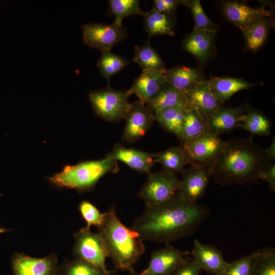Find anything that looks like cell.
<instances>
[{
    "mask_svg": "<svg viewBox=\"0 0 275 275\" xmlns=\"http://www.w3.org/2000/svg\"><path fill=\"white\" fill-rule=\"evenodd\" d=\"M145 206L131 227L143 241L171 244L192 235L210 215L207 206L187 202L178 194L164 202Z\"/></svg>",
    "mask_w": 275,
    "mask_h": 275,
    "instance_id": "obj_1",
    "label": "cell"
},
{
    "mask_svg": "<svg viewBox=\"0 0 275 275\" xmlns=\"http://www.w3.org/2000/svg\"><path fill=\"white\" fill-rule=\"evenodd\" d=\"M272 164L265 149L256 144L251 136L225 141L210 168L215 182L227 186L256 181Z\"/></svg>",
    "mask_w": 275,
    "mask_h": 275,
    "instance_id": "obj_2",
    "label": "cell"
},
{
    "mask_svg": "<svg viewBox=\"0 0 275 275\" xmlns=\"http://www.w3.org/2000/svg\"><path fill=\"white\" fill-rule=\"evenodd\" d=\"M98 230L115 268L133 275L134 266L145 251L139 234L120 221L115 206L106 212L104 222Z\"/></svg>",
    "mask_w": 275,
    "mask_h": 275,
    "instance_id": "obj_3",
    "label": "cell"
},
{
    "mask_svg": "<svg viewBox=\"0 0 275 275\" xmlns=\"http://www.w3.org/2000/svg\"><path fill=\"white\" fill-rule=\"evenodd\" d=\"M118 170L117 161L108 154L99 160L66 165L61 172L48 179L56 187L73 189L82 193L92 190L106 174L116 173Z\"/></svg>",
    "mask_w": 275,
    "mask_h": 275,
    "instance_id": "obj_4",
    "label": "cell"
},
{
    "mask_svg": "<svg viewBox=\"0 0 275 275\" xmlns=\"http://www.w3.org/2000/svg\"><path fill=\"white\" fill-rule=\"evenodd\" d=\"M128 91H120L109 86L91 92L89 98L95 113L102 119L111 122L125 119L130 104Z\"/></svg>",
    "mask_w": 275,
    "mask_h": 275,
    "instance_id": "obj_5",
    "label": "cell"
},
{
    "mask_svg": "<svg viewBox=\"0 0 275 275\" xmlns=\"http://www.w3.org/2000/svg\"><path fill=\"white\" fill-rule=\"evenodd\" d=\"M180 179L176 174L164 169L149 173L146 182L141 187L139 196L145 205L167 201L178 194Z\"/></svg>",
    "mask_w": 275,
    "mask_h": 275,
    "instance_id": "obj_6",
    "label": "cell"
},
{
    "mask_svg": "<svg viewBox=\"0 0 275 275\" xmlns=\"http://www.w3.org/2000/svg\"><path fill=\"white\" fill-rule=\"evenodd\" d=\"M225 143L219 134L208 129L198 137L183 143L181 147L190 165L210 167Z\"/></svg>",
    "mask_w": 275,
    "mask_h": 275,
    "instance_id": "obj_7",
    "label": "cell"
},
{
    "mask_svg": "<svg viewBox=\"0 0 275 275\" xmlns=\"http://www.w3.org/2000/svg\"><path fill=\"white\" fill-rule=\"evenodd\" d=\"M75 244L73 253L76 258L86 261L106 272H111L106 266L108 253L100 235L87 227L81 228L73 235Z\"/></svg>",
    "mask_w": 275,
    "mask_h": 275,
    "instance_id": "obj_8",
    "label": "cell"
},
{
    "mask_svg": "<svg viewBox=\"0 0 275 275\" xmlns=\"http://www.w3.org/2000/svg\"><path fill=\"white\" fill-rule=\"evenodd\" d=\"M82 40L90 47L102 52L110 51L127 37L126 29L114 22L111 24L91 23L82 26Z\"/></svg>",
    "mask_w": 275,
    "mask_h": 275,
    "instance_id": "obj_9",
    "label": "cell"
},
{
    "mask_svg": "<svg viewBox=\"0 0 275 275\" xmlns=\"http://www.w3.org/2000/svg\"><path fill=\"white\" fill-rule=\"evenodd\" d=\"M190 254L167 244L164 248L154 251L147 267L133 275H171L182 264Z\"/></svg>",
    "mask_w": 275,
    "mask_h": 275,
    "instance_id": "obj_10",
    "label": "cell"
},
{
    "mask_svg": "<svg viewBox=\"0 0 275 275\" xmlns=\"http://www.w3.org/2000/svg\"><path fill=\"white\" fill-rule=\"evenodd\" d=\"M13 275H60L56 254L42 258L14 253L11 258Z\"/></svg>",
    "mask_w": 275,
    "mask_h": 275,
    "instance_id": "obj_11",
    "label": "cell"
},
{
    "mask_svg": "<svg viewBox=\"0 0 275 275\" xmlns=\"http://www.w3.org/2000/svg\"><path fill=\"white\" fill-rule=\"evenodd\" d=\"M125 119L122 141L128 143H133L144 136L155 121L152 112L139 100L130 104Z\"/></svg>",
    "mask_w": 275,
    "mask_h": 275,
    "instance_id": "obj_12",
    "label": "cell"
},
{
    "mask_svg": "<svg viewBox=\"0 0 275 275\" xmlns=\"http://www.w3.org/2000/svg\"><path fill=\"white\" fill-rule=\"evenodd\" d=\"M181 174L179 196L187 202L197 203L204 195L211 177L210 168L190 165Z\"/></svg>",
    "mask_w": 275,
    "mask_h": 275,
    "instance_id": "obj_13",
    "label": "cell"
},
{
    "mask_svg": "<svg viewBox=\"0 0 275 275\" xmlns=\"http://www.w3.org/2000/svg\"><path fill=\"white\" fill-rule=\"evenodd\" d=\"M185 95L191 108L206 123L224 106L212 93L208 80H202Z\"/></svg>",
    "mask_w": 275,
    "mask_h": 275,
    "instance_id": "obj_14",
    "label": "cell"
},
{
    "mask_svg": "<svg viewBox=\"0 0 275 275\" xmlns=\"http://www.w3.org/2000/svg\"><path fill=\"white\" fill-rule=\"evenodd\" d=\"M222 10L228 20L242 31L257 21L271 15L264 6L254 8L236 2L223 3Z\"/></svg>",
    "mask_w": 275,
    "mask_h": 275,
    "instance_id": "obj_15",
    "label": "cell"
},
{
    "mask_svg": "<svg viewBox=\"0 0 275 275\" xmlns=\"http://www.w3.org/2000/svg\"><path fill=\"white\" fill-rule=\"evenodd\" d=\"M164 71L142 69L141 74L127 90L128 93L130 95L135 94L141 102L148 103L167 83Z\"/></svg>",
    "mask_w": 275,
    "mask_h": 275,
    "instance_id": "obj_16",
    "label": "cell"
},
{
    "mask_svg": "<svg viewBox=\"0 0 275 275\" xmlns=\"http://www.w3.org/2000/svg\"><path fill=\"white\" fill-rule=\"evenodd\" d=\"M190 254L202 270L211 274L221 275L228 264L221 251L198 239L195 240Z\"/></svg>",
    "mask_w": 275,
    "mask_h": 275,
    "instance_id": "obj_17",
    "label": "cell"
},
{
    "mask_svg": "<svg viewBox=\"0 0 275 275\" xmlns=\"http://www.w3.org/2000/svg\"><path fill=\"white\" fill-rule=\"evenodd\" d=\"M108 154L117 161H122L140 173L149 174L155 163L153 153L127 148L119 143L114 146L112 151Z\"/></svg>",
    "mask_w": 275,
    "mask_h": 275,
    "instance_id": "obj_18",
    "label": "cell"
},
{
    "mask_svg": "<svg viewBox=\"0 0 275 275\" xmlns=\"http://www.w3.org/2000/svg\"><path fill=\"white\" fill-rule=\"evenodd\" d=\"M248 108L245 106L237 107L223 106L207 122L208 128L214 133L220 134L230 132L237 128L243 115Z\"/></svg>",
    "mask_w": 275,
    "mask_h": 275,
    "instance_id": "obj_19",
    "label": "cell"
},
{
    "mask_svg": "<svg viewBox=\"0 0 275 275\" xmlns=\"http://www.w3.org/2000/svg\"><path fill=\"white\" fill-rule=\"evenodd\" d=\"M215 32L194 28L183 41V49L200 61L207 60L211 51Z\"/></svg>",
    "mask_w": 275,
    "mask_h": 275,
    "instance_id": "obj_20",
    "label": "cell"
},
{
    "mask_svg": "<svg viewBox=\"0 0 275 275\" xmlns=\"http://www.w3.org/2000/svg\"><path fill=\"white\" fill-rule=\"evenodd\" d=\"M167 83L185 95L203 80L199 71L195 68L178 66L163 72Z\"/></svg>",
    "mask_w": 275,
    "mask_h": 275,
    "instance_id": "obj_21",
    "label": "cell"
},
{
    "mask_svg": "<svg viewBox=\"0 0 275 275\" xmlns=\"http://www.w3.org/2000/svg\"><path fill=\"white\" fill-rule=\"evenodd\" d=\"M189 105L185 95L168 83L147 103L154 115L167 108Z\"/></svg>",
    "mask_w": 275,
    "mask_h": 275,
    "instance_id": "obj_22",
    "label": "cell"
},
{
    "mask_svg": "<svg viewBox=\"0 0 275 275\" xmlns=\"http://www.w3.org/2000/svg\"><path fill=\"white\" fill-rule=\"evenodd\" d=\"M208 82L212 93L223 103L236 93L255 85L242 79L233 77H215L209 80Z\"/></svg>",
    "mask_w": 275,
    "mask_h": 275,
    "instance_id": "obj_23",
    "label": "cell"
},
{
    "mask_svg": "<svg viewBox=\"0 0 275 275\" xmlns=\"http://www.w3.org/2000/svg\"><path fill=\"white\" fill-rule=\"evenodd\" d=\"M153 154L155 162L160 163L164 170L176 174L182 173L185 166L189 164L186 153L181 146L172 147Z\"/></svg>",
    "mask_w": 275,
    "mask_h": 275,
    "instance_id": "obj_24",
    "label": "cell"
},
{
    "mask_svg": "<svg viewBox=\"0 0 275 275\" xmlns=\"http://www.w3.org/2000/svg\"><path fill=\"white\" fill-rule=\"evenodd\" d=\"M271 122L263 113L255 109H248L243 115L238 128L249 131L254 135L268 136L270 134Z\"/></svg>",
    "mask_w": 275,
    "mask_h": 275,
    "instance_id": "obj_25",
    "label": "cell"
},
{
    "mask_svg": "<svg viewBox=\"0 0 275 275\" xmlns=\"http://www.w3.org/2000/svg\"><path fill=\"white\" fill-rule=\"evenodd\" d=\"M144 25L150 38L154 36H173L174 22L170 16L158 13L153 8L146 12Z\"/></svg>",
    "mask_w": 275,
    "mask_h": 275,
    "instance_id": "obj_26",
    "label": "cell"
},
{
    "mask_svg": "<svg viewBox=\"0 0 275 275\" xmlns=\"http://www.w3.org/2000/svg\"><path fill=\"white\" fill-rule=\"evenodd\" d=\"M190 106L166 109L154 115L155 121L166 131L180 135L186 110Z\"/></svg>",
    "mask_w": 275,
    "mask_h": 275,
    "instance_id": "obj_27",
    "label": "cell"
},
{
    "mask_svg": "<svg viewBox=\"0 0 275 275\" xmlns=\"http://www.w3.org/2000/svg\"><path fill=\"white\" fill-rule=\"evenodd\" d=\"M272 22L269 18H264L254 22L242 31L245 45L248 49L256 50L263 45L272 26Z\"/></svg>",
    "mask_w": 275,
    "mask_h": 275,
    "instance_id": "obj_28",
    "label": "cell"
},
{
    "mask_svg": "<svg viewBox=\"0 0 275 275\" xmlns=\"http://www.w3.org/2000/svg\"><path fill=\"white\" fill-rule=\"evenodd\" d=\"M134 47V57L132 61L138 64L142 69L164 71L166 70L164 63L155 49L149 42Z\"/></svg>",
    "mask_w": 275,
    "mask_h": 275,
    "instance_id": "obj_29",
    "label": "cell"
},
{
    "mask_svg": "<svg viewBox=\"0 0 275 275\" xmlns=\"http://www.w3.org/2000/svg\"><path fill=\"white\" fill-rule=\"evenodd\" d=\"M208 129L207 123L190 106L186 110L178 138L183 144L198 137Z\"/></svg>",
    "mask_w": 275,
    "mask_h": 275,
    "instance_id": "obj_30",
    "label": "cell"
},
{
    "mask_svg": "<svg viewBox=\"0 0 275 275\" xmlns=\"http://www.w3.org/2000/svg\"><path fill=\"white\" fill-rule=\"evenodd\" d=\"M250 275H275V250L265 248L255 251Z\"/></svg>",
    "mask_w": 275,
    "mask_h": 275,
    "instance_id": "obj_31",
    "label": "cell"
},
{
    "mask_svg": "<svg viewBox=\"0 0 275 275\" xmlns=\"http://www.w3.org/2000/svg\"><path fill=\"white\" fill-rule=\"evenodd\" d=\"M108 7L115 18L114 23L118 25H123L122 20L125 17L137 15L144 16L145 14L140 8L138 0H110Z\"/></svg>",
    "mask_w": 275,
    "mask_h": 275,
    "instance_id": "obj_32",
    "label": "cell"
},
{
    "mask_svg": "<svg viewBox=\"0 0 275 275\" xmlns=\"http://www.w3.org/2000/svg\"><path fill=\"white\" fill-rule=\"evenodd\" d=\"M60 275H111L101 268L84 260H66L60 265Z\"/></svg>",
    "mask_w": 275,
    "mask_h": 275,
    "instance_id": "obj_33",
    "label": "cell"
},
{
    "mask_svg": "<svg viewBox=\"0 0 275 275\" xmlns=\"http://www.w3.org/2000/svg\"><path fill=\"white\" fill-rule=\"evenodd\" d=\"M130 62L120 56L107 51L102 52L97 65L101 74L108 81L112 76L121 71Z\"/></svg>",
    "mask_w": 275,
    "mask_h": 275,
    "instance_id": "obj_34",
    "label": "cell"
},
{
    "mask_svg": "<svg viewBox=\"0 0 275 275\" xmlns=\"http://www.w3.org/2000/svg\"><path fill=\"white\" fill-rule=\"evenodd\" d=\"M181 3L190 9L195 20V28L216 32V25L207 17L200 1H182Z\"/></svg>",
    "mask_w": 275,
    "mask_h": 275,
    "instance_id": "obj_35",
    "label": "cell"
},
{
    "mask_svg": "<svg viewBox=\"0 0 275 275\" xmlns=\"http://www.w3.org/2000/svg\"><path fill=\"white\" fill-rule=\"evenodd\" d=\"M78 210L82 218L87 224L86 227L90 228L91 226L99 227L105 219L106 212L101 213L98 208L89 201H81Z\"/></svg>",
    "mask_w": 275,
    "mask_h": 275,
    "instance_id": "obj_36",
    "label": "cell"
},
{
    "mask_svg": "<svg viewBox=\"0 0 275 275\" xmlns=\"http://www.w3.org/2000/svg\"><path fill=\"white\" fill-rule=\"evenodd\" d=\"M255 252L228 263L221 275H250Z\"/></svg>",
    "mask_w": 275,
    "mask_h": 275,
    "instance_id": "obj_37",
    "label": "cell"
},
{
    "mask_svg": "<svg viewBox=\"0 0 275 275\" xmlns=\"http://www.w3.org/2000/svg\"><path fill=\"white\" fill-rule=\"evenodd\" d=\"M201 271L193 258H187L171 275H200Z\"/></svg>",
    "mask_w": 275,
    "mask_h": 275,
    "instance_id": "obj_38",
    "label": "cell"
},
{
    "mask_svg": "<svg viewBox=\"0 0 275 275\" xmlns=\"http://www.w3.org/2000/svg\"><path fill=\"white\" fill-rule=\"evenodd\" d=\"M182 1L155 0L153 1V9L159 13L170 16L174 13Z\"/></svg>",
    "mask_w": 275,
    "mask_h": 275,
    "instance_id": "obj_39",
    "label": "cell"
},
{
    "mask_svg": "<svg viewBox=\"0 0 275 275\" xmlns=\"http://www.w3.org/2000/svg\"><path fill=\"white\" fill-rule=\"evenodd\" d=\"M259 179L266 181L270 188L275 190V165L272 164L269 168L263 172L259 176Z\"/></svg>",
    "mask_w": 275,
    "mask_h": 275,
    "instance_id": "obj_40",
    "label": "cell"
},
{
    "mask_svg": "<svg viewBox=\"0 0 275 275\" xmlns=\"http://www.w3.org/2000/svg\"><path fill=\"white\" fill-rule=\"evenodd\" d=\"M265 151L268 157V158L271 160H274L275 159V138L274 136L273 138L272 143L270 146L267 149H265Z\"/></svg>",
    "mask_w": 275,
    "mask_h": 275,
    "instance_id": "obj_41",
    "label": "cell"
},
{
    "mask_svg": "<svg viewBox=\"0 0 275 275\" xmlns=\"http://www.w3.org/2000/svg\"><path fill=\"white\" fill-rule=\"evenodd\" d=\"M9 231V229H6L3 228H0V234L8 232Z\"/></svg>",
    "mask_w": 275,
    "mask_h": 275,
    "instance_id": "obj_42",
    "label": "cell"
}]
</instances>
